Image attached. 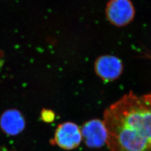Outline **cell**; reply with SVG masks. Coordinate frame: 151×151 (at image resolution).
Segmentation results:
<instances>
[{
  "mask_svg": "<svg viewBox=\"0 0 151 151\" xmlns=\"http://www.w3.org/2000/svg\"><path fill=\"white\" fill-rule=\"evenodd\" d=\"M110 151H151V93L130 92L105 109Z\"/></svg>",
  "mask_w": 151,
  "mask_h": 151,
  "instance_id": "1",
  "label": "cell"
},
{
  "mask_svg": "<svg viewBox=\"0 0 151 151\" xmlns=\"http://www.w3.org/2000/svg\"><path fill=\"white\" fill-rule=\"evenodd\" d=\"M135 14V8L130 0H110L106 6V17L111 24L116 27L129 24Z\"/></svg>",
  "mask_w": 151,
  "mask_h": 151,
  "instance_id": "2",
  "label": "cell"
},
{
  "mask_svg": "<svg viewBox=\"0 0 151 151\" xmlns=\"http://www.w3.org/2000/svg\"><path fill=\"white\" fill-rule=\"evenodd\" d=\"M124 66L122 60L110 54L99 57L94 63L96 75L102 81L112 82L118 79L122 75Z\"/></svg>",
  "mask_w": 151,
  "mask_h": 151,
  "instance_id": "3",
  "label": "cell"
},
{
  "mask_svg": "<svg viewBox=\"0 0 151 151\" xmlns=\"http://www.w3.org/2000/svg\"><path fill=\"white\" fill-rule=\"evenodd\" d=\"M81 129L72 122H65L58 126L55 132L54 143L65 150H72L81 143Z\"/></svg>",
  "mask_w": 151,
  "mask_h": 151,
  "instance_id": "4",
  "label": "cell"
},
{
  "mask_svg": "<svg viewBox=\"0 0 151 151\" xmlns=\"http://www.w3.org/2000/svg\"><path fill=\"white\" fill-rule=\"evenodd\" d=\"M82 139L90 148H100L106 143L107 131L104 122L92 119L83 125L81 130Z\"/></svg>",
  "mask_w": 151,
  "mask_h": 151,
  "instance_id": "5",
  "label": "cell"
},
{
  "mask_svg": "<svg viewBox=\"0 0 151 151\" xmlns=\"http://www.w3.org/2000/svg\"><path fill=\"white\" fill-rule=\"evenodd\" d=\"M0 125L6 134L15 135L20 133L25 127V121L22 113L17 110H10L2 114Z\"/></svg>",
  "mask_w": 151,
  "mask_h": 151,
  "instance_id": "6",
  "label": "cell"
},
{
  "mask_svg": "<svg viewBox=\"0 0 151 151\" xmlns=\"http://www.w3.org/2000/svg\"><path fill=\"white\" fill-rule=\"evenodd\" d=\"M41 116L43 120L47 123L52 122L54 120L55 114L52 110L48 109H43L41 113Z\"/></svg>",
  "mask_w": 151,
  "mask_h": 151,
  "instance_id": "7",
  "label": "cell"
}]
</instances>
